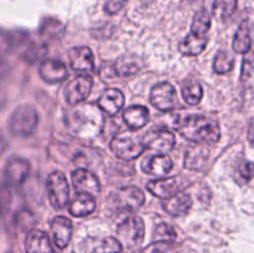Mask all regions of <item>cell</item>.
I'll return each mask as SVG.
<instances>
[{
    "instance_id": "6da1fadb",
    "label": "cell",
    "mask_w": 254,
    "mask_h": 253,
    "mask_svg": "<svg viewBox=\"0 0 254 253\" xmlns=\"http://www.w3.org/2000/svg\"><path fill=\"white\" fill-rule=\"evenodd\" d=\"M69 130L79 138H93L103 128L101 108L94 104H77L66 116Z\"/></svg>"
},
{
    "instance_id": "7a4b0ae2",
    "label": "cell",
    "mask_w": 254,
    "mask_h": 253,
    "mask_svg": "<svg viewBox=\"0 0 254 253\" xmlns=\"http://www.w3.org/2000/svg\"><path fill=\"white\" fill-rule=\"evenodd\" d=\"M175 128L188 140L205 145L216 144L221 136L218 122L206 116H189L179 119Z\"/></svg>"
},
{
    "instance_id": "3957f363",
    "label": "cell",
    "mask_w": 254,
    "mask_h": 253,
    "mask_svg": "<svg viewBox=\"0 0 254 253\" xmlns=\"http://www.w3.org/2000/svg\"><path fill=\"white\" fill-rule=\"evenodd\" d=\"M39 123V114L32 106L22 104L17 107L7 121V128L14 136L27 138L36 130Z\"/></svg>"
},
{
    "instance_id": "277c9868",
    "label": "cell",
    "mask_w": 254,
    "mask_h": 253,
    "mask_svg": "<svg viewBox=\"0 0 254 253\" xmlns=\"http://www.w3.org/2000/svg\"><path fill=\"white\" fill-rule=\"evenodd\" d=\"M145 235V226L138 216H128L117 227V240L128 250L141 245Z\"/></svg>"
},
{
    "instance_id": "5b68a950",
    "label": "cell",
    "mask_w": 254,
    "mask_h": 253,
    "mask_svg": "<svg viewBox=\"0 0 254 253\" xmlns=\"http://www.w3.org/2000/svg\"><path fill=\"white\" fill-rule=\"evenodd\" d=\"M145 201L143 191L135 186H123L111 193L109 205L117 211H134Z\"/></svg>"
},
{
    "instance_id": "8992f818",
    "label": "cell",
    "mask_w": 254,
    "mask_h": 253,
    "mask_svg": "<svg viewBox=\"0 0 254 253\" xmlns=\"http://www.w3.org/2000/svg\"><path fill=\"white\" fill-rule=\"evenodd\" d=\"M111 149L118 158L123 160H133L145 150L143 139L130 133L116 135L111 141Z\"/></svg>"
},
{
    "instance_id": "52a82bcc",
    "label": "cell",
    "mask_w": 254,
    "mask_h": 253,
    "mask_svg": "<svg viewBox=\"0 0 254 253\" xmlns=\"http://www.w3.org/2000/svg\"><path fill=\"white\" fill-rule=\"evenodd\" d=\"M47 192L55 208H64L69 200V186L66 176L61 171H55L47 179Z\"/></svg>"
},
{
    "instance_id": "ba28073f",
    "label": "cell",
    "mask_w": 254,
    "mask_h": 253,
    "mask_svg": "<svg viewBox=\"0 0 254 253\" xmlns=\"http://www.w3.org/2000/svg\"><path fill=\"white\" fill-rule=\"evenodd\" d=\"M150 103L159 111H173L178 106V93L173 84L161 82L155 84L150 91Z\"/></svg>"
},
{
    "instance_id": "9c48e42d",
    "label": "cell",
    "mask_w": 254,
    "mask_h": 253,
    "mask_svg": "<svg viewBox=\"0 0 254 253\" xmlns=\"http://www.w3.org/2000/svg\"><path fill=\"white\" fill-rule=\"evenodd\" d=\"M92 87H93V79L88 74H82L69 81L64 89L67 103L69 106H77L84 102L91 94Z\"/></svg>"
},
{
    "instance_id": "30bf717a",
    "label": "cell",
    "mask_w": 254,
    "mask_h": 253,
    "mask_svg": "<svg viewBox=\"0 0 254 253\" xmlns=\"http://www.w3.org/2000/svg\"><path fill=\"white\" fill-rule=\"evenodd\" d=\"M175 141V135L165 128L151 129L143 138L145 148L155 150L160 154H166L173 150Z\"/></svg>"
},
{
    "instance_id": "8fae6325",
    "label": "cell",
    "mask_w": 254,
    "mask_h": 253,
    "mask_svg": "<svg viewBox=\"0 0 254 253\" xmlns=\"http://www.w3.org/2000/svg\"><path fill=\"white\" fill-rule=\"evenodd\" d=\"M83 253H121L123 246L114 237H87L82 241Z\"/></svg>"
},
{
    "instance_id": "7c38bea8",
    "label": "cell",
    "mask_w": 254,
    "mask_h": 253,
    "mask_svg": "<svg viewBox=\"0 0 254 253\" xmlns=\"http://www.w3.org/2000/svg\"><path fill=\"white\" fill-rule=\"evenodd\" d=\"M72 184L78 193H88L97 196L101 192V184L98 178L87 169H77L72 173Z\"/></svg>"
},
{
    "instance_id": "4fadbf2b",
    "label": "cell",
    "mask_w": 254,
    "mask_h": 253,
    "mask_svg": "<svg viewBox=\"0 0 254 253\" xmlns=\"http://www.w3.org/2000/svg\"><path fill=\"white\" fill-rule=\"evenodd\" d=\"M30 173V165L27 160L22 158L9 159L4 169V178L7 186H19L27 179Z\"/></svg>"
},
{
    "instance_id": "5bb4252c",
    "label": "cell",
    "mask_w": 254,
    "mask_h": 253,
    "mask_svg": "<svg viewBox=\"0 0 254 253\" xmlns=\"http://www.w3.org/2000/svg\"><path fill=\"white\" fill-rule=\"evenodd\" d=\"M41 78L47 83H59L68 76L66 64L56 59H47L41 63L39 69Z\"/></svg>"
},
{
    "instance_id": "9a60e30c",
    "label": "cell",
    "mask_w": 254,
    "mask_h": 253,
    "mask_svg": "<svg viewBox=\"0 0 254 253\" xmlns=\"http://www.w3.org/2000/svg\"><path fill=\"white\" fill-rule=\"evenodd\" d=\"M68 59L74 71L92 72L94 69V57L89 47H73L69 50Z\"/></svg>"
},
{
    "instance_id": "2e32d148",
    "label": "cell",
    "mask_w": 254,
    "mask_h": 253,
    "mask_svg": "<svg viewBox=\"0 0 254 253\" xmlns=\"http://www.w3.org/2000/svg\"><path fill=\"white\" fill-rule=\"evenodd\" d=\"M146 189L154 196L166 200V198L173 197L174 195L180 192V183L176 178H163L149 181L146 184Z\"/></svg>"
},
{
    "instance_id": "e0dca14e",
    "label": "cell",
    "mask_w": 254,
    "mask_h": 253,
    "mask_svg": "<svg viewBox=\"0 0 254 253\" xmlns=\"http://www.w3.org/2000/svg\"><path fill=\"white\" fill-rule=\"evenodd\" d=\"M51 232L54 236L55 245L64 250L67 247L72 237V222L64 216H57L51 222Z\"/></svg>"
},
{
    "instance_id": "ac0fdd59",
    "label": "cell",
    "mask_w": 254,
    "mask_h": 253,
    "mask_svg": "<svg viewBox=\"0 0 254 253\" xmlns=\"http://www.w3.org/2000/svg\"><path fill=\"white\" fill-rule=\"evenodd\" d=\"M25 248L27 253H55L47 233L41 230H35V228H32L27 233Z\"/></svg>"
},
{
    "instance_id": "d6986e66",
    "label": "cell",
    "mask_w": 254,
    "mask_h": 253,
    "mask_svg": "<svg viewBox=\"0 0 254 253\" xmlns=\"http://www.w3.org/2000/svg\"><path fill=\"white\" fill-rule=\"evenodd\" d=\"M173 169V160L165 154L149 156L144 159L143 170L153 176H165Z\"/></svg>"
},
{
    "instance_id": "ffe728a7",
    "label": "cell",
    "mask_w": 254,
    "mask_h": 253,
    "mask_svg": "<svg viewBox=\"0 0 254 253\" xmlns=\"http://www.w3.org/2000/svg\"><path fill=\"white\" fill-rule=\"evenodd\" d=\"M124 106V94L117 88H109L103 92L98 101L101 111L106 112L109 116H116Z\"/></svg>"
},
{
    "instance_id": "44dd1931",
    "label": "cell",
    "mask_w": 254,
    "mask_h": 253,
    "mask_svg": "<svg viewBox=\"0 0 254 253\" xmlns=\"http://www.w3.org/2000/svg\"><path fill=\"white\" fill-rule=\"evenodd\" d=\"M192 206V198L186 192H178L173 197L166 198L164 202V210L171 216H184L190 211Z\"/></svg>"
},
{
    "instance_id": "7402d4cb",
    "label": "cell",
    "mask_w": 254,
    "mask_h": 253,
    "mask_svg": "<svg viewBox=\"0 0 254 253\" xmlns=\"http://www.w3.org/2000/svg\"><path fill=\"white\" fill-rule=\"evenodd\" d=\"M208 150L205 144L195 143L190 145L185 154V168L189 170H200L207 161Z\"/></svg>"
},
{
    "instance_id": "603a6c76",
    "label": "cell",
    "mask_w": 254,
    "mask_h": 253,
    "mask_svg": "<svg viewBox=\"0 0 254 253\" xmlns=\"http://www.w3.org/2000/svg\"><path fill=\"white\" fill-rule=\"evenodd\" d=\"M123 119L131 130H136L148 123L149 111L143 106H131L124 111Z\"/></svg>"
},
{
    "instance_id": "cb8c5ba5",
    "label": "cell",
    "mask_w": 254,
    "mask_h": 253,
    "mask_svg": "<svg viewBox=\"0 0 254 253\" xmlns=\"http://www.w3.org/2000/svg\"><path fill=\"white\" fill-rule=\"evenodd\" d=\"M207 36L203 35L195 34V32L190 31V34L185 37L180 45L181 54L185 56H197V55L202 54L203 50L207 46Z\"/></svg>"
},
{
    "instance_id": "d4e9b609",
    "label": "cell",
    "mask_w": 254,
    "mask_h": 253,
    "mask_svg": "<svg viewBox=\"0 0 254 253\" xmlns=\"http://www.w3.org/2000/svg\"><path fill=\"white\" fill-rule=\"evenodd\" d=\"M96 210V200L88 193H78L69 203V213L76 217L91 215Z\"/></svg>"
},
{
    "instance_id": "484cf974",
    "label": "cell",
    "mask_w": 254,
    "mask_h": 253,
    "mask_svg": "<svg viewBox=\"0 0 254 253\" xmlns=\"http://www.w3.org/2000/svg\"><path fill=\"white\" fill-rule=\"evenodd\" d=\"M251 45H252V39H251L250 25L247 21H243L233 39V50L237 54H246L251 50Z\"/></svg>"
},
{
    "instance_id": "4316f807",
    "label": "cell",
    "mask_w": 254,
    "mask_h": 253,
    "mask_svg": "<svg viewBox=\"0 0 254 253\" xmlns=\"http://www.w3.org/2000/svg\"><path fill=\"white\" fill-rule=\"evenodd\" d=\"M203 89L197 79L189 78L183 84V97L186 103L190 106H196L202 99Z\"/></svg>"
},
{
    "instance_id": "83f0119b",
    "label": "cell",
    "mask_w": 254,
    "mask_h": 253,
    "mask_svg": "<svg viewBox=\"0 0 254 253\" xmlns=\"http://www.w3.org/2000/svg\"><path fill=\"white\" fill-rule=\"evenodd\" d=\"M47 47L44 41H26L22 46V59L29 63L39 61L46 55Z\"/></svg>"
},
{
    "instance_id": "f1b7e54d",
    "label": "cell",
    "mask_w": 254,
    "mask_h": 253,
    "mask_svg": "<svg viewBox=\"0 0 254 253\" xmlns=\"http://www.w3.org/2000/svg\"><path fill=\"white\" fill-rule=\"evenodd\" d=\"M114 72L116 74L122 77H130L134 76L136 72H139L140 67H139L138 62H136L135 59L133 57H121L118 61L114 64Z\"/></svg>"
},
{
    "instance_id": "f546056e",
    "label": "cell",
    "mask_w": 254,
    "mask_h": 253,
    "mask_svg": "<svg viewBox=\"0 0 254 253\" xmlns=\"http://www.w3.org/2000/svg\"><path fill=\"white\" fill-rule=\"evenodd\" d=\"M64 27L59 20L55 19H47L42 22L41 27H40V34L44 39L56 40L64 35Z\"/></svg>"
},
{
    "instance_id": "4dcf8cb0",
    "label": "cell",
    "mask_w": 254,
    "mask_h": 253,
    "mask_svg": "<svg viewBox=\"0 0 254 253\" xmlns=\"http://www.w3.org/2000/svg\"><path fill=\"white\" fill-rule=\"evenodd\" d=\"M238 0H215L213 2V15L218 20H226L233 15L237 9Z\"/></svg>"
},
{
    "instance_id": "1f68e13d",
    "label": "cell",
    "mask_w": 254,
    "mask_h": 253,
    "mask_svg": "<svg viewBox=\"0 0 254 253\" xmlns=\"http://www.w3.org/2000/svg\"><path fill=\"white\" fill-rule=\"evenodd\" d=\"M211 27V16L206 9H201L200 11L196 12L195 17H193L192 26H191V31L195 34L203 35L207 36V32L210 31Z\"/></svg>"
},
{
    "instance_id": "d6a6232c",
    "label": "cell",
    "mask_w": 254,
    "mask_h": 253,
    "mask_svg": "<svg viewBox=\"0 0 254 253\" xmlns=\"http://www.w3.org/2000/svg\"><path fill=\"white\" fill-rule=\"evenodd\" d=\"M233 64H235V59H233L232 55H230V52L225 51V50H221L215 57L213 69H215L216 73L225 74L233 68Z\"/></svg>"
},
{
    "instance_id": "836d02e7",
    "label": "cell",
    "mask_w": 254,
    "mask_h": 253,
    "mask_svg": "<svg viewBox=\"0 0 254 253\" xmlns=\"http://www.w3.org/2000/svg\"><path fill=\"white\" fill-rule=\"evenodd\" d=\"M35 222V216L27 208H21L20 211H17V213L15 215V225L22 232H29L34 228Z\"/></svg>"
},
{
    "instance_id": "e575fe53",
    "label": "cell",
    "mask_w": 254,
    "mask_h": 253,
    "mask_svg": "<svg viewBox=\"0 0 254 253\" xmlns=\"http://www.w3.org/2000/svg\"><path fill=\"white\" fill-rule=\"evenodd\" d=\"M140 253H176V248L173 245V242L155 241V242L146 246Z\"/></svg>"
},
{
    "instance_id": "d590c367",
    "label": "cell",
    "mask_w": 254,
    "mask_h": 253,
    "mask_svg": "<svg viewBox=\"0 0 254 253\" xmlns=\"http://www.w3.org/2000/svg\"><path fill=\"white\" fill-rule=\"evenodd\" d=\"M254 73V51L250 50L246 52L242 62V69H241V78L243 81H247Z\"/></svg>"
},
{
    "instance_id": "8d00e7d4",
    "label": "cell",
    "mask_w": 254,
    "mask_h": 253,
    "mask_svg": "<svg viewBox=\"0 0 254 253\" xmlns=\"http://www.w3.org/2000/svg\"><path fill=\"white\" fill-rule=\"evenodd\" d=\"M156 241H166V242H174L176 240V232L171 226L166 223H161L155 228L154 232Z\"/></svg>"
},
{
    "instance_id": "74e56055",
    "label": "cell",
    "mask_w": 254,
    "mask_h": 253,
    "mask_svg": "<svg viewBox=\"0 0 254 253\" xmlns=\"http://www.w3.org/2000/svg\"><path fill=\"white\" fill-rule=\"evenodd\" d=\"M238 175L243 180V183H248L254 178V164L251 161H243L238 168Z\"/></svg>"
},
{
    "instance_id": "f35d334b",
    "label": "cell",
    "mask_w": 254,
    "mask_h": 253,
    "mask_svg": "<svg viewBox=\"0 0 254 253\" xmlns=\"http://www.w3.org/2000/svg\"><path fill=\"white\" fill-rule=\"evenodd\" d=\"M126 2L127 0H107L106 5H104V10L111 15L117 14V12L123 9Z\"/></svg>"
},
{
    "instance_id": "ab89813d",
    "label": "cell",
    "mask_w": 254,
    "mask_h": 253,
    "mask_svg": "<svg viewBox=\"0 0 254 253\" xmlns=\"http://www.w3.org/2000/svg\"><path fill=\"white\" fill-rule=\"evenodd\" d=\"M10 202H11L10 190L6 188V185H2V188H0V211L6 210Z\"/></svg>"
},
{
    "instance_id": "60d3db41",
    "label": "cell",
    "mask_w": 254,
    "mask_h": 253,
    "mask_svg": "<svg viewBox=\"0 0 254 253\" xmlns=\"http://www.w3.org/2000/svg\"><path fill=\"white\" fill-rule=\"evenodd\" d=\"M248 141L251 143V145L254 146V118L251 121L250 128H248Z\"/></svg>"
},
{
    "instance_id": "b9f144b4",
    "label": "cell",
    "mask_w": 254,
    "mask_h": 253,
    "mask_svg": "<svg viewBox=\"0 0 254 253\" xmlns=\"http://www.w3.org/2000/svg\"><path fill=\"white\" fill-rule=\"evenodd\" d=\"M6 146H7L6 141H5V139L2 138V135L0 134V155H1L5 150H6Z\"/></svg>"
},
{
    "instance_id": "7bdbcfd3",
    "label": "cell",
    "mask_w": 254,
    "mask_h": 253,
    "mask_svg": "<svg viewBox=\"0 0 254 253\" xmlns=\"http://www.w3.org/2000/svg\"><path fill=\"white\" fill-rule=\"evenodd\" d=\"M4 98H5L4 94H2V92L0 91V108H1V106L4 104Z\"/></svg>"
},
{
    "instance_id": "ee69618b",
    "label": "cell",
    "mask_w": 254,
    "mask_h": 253,
    "mask_svg": "<svg viewBox=\"0 0 254 253\" xmlns=\"http://www.w3.org/2000/svg\"><path fill=\"white\" fill-rule=\"evenodd\" d=\"M189 1H193V0H189Z\"/></svg>"
}]
</instances>
